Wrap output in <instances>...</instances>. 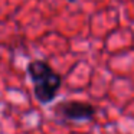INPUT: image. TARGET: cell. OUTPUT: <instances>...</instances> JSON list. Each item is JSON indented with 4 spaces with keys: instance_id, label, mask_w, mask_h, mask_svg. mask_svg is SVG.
Here are the masks:
<instances>
[{
    "instance_id": "7a4b0ae2",
    "label": "cell",
    "mask_w": 134,
    "mask_h": 134,
    "mask_svg": "<svg viewBox=\"0 0 134 134\" xmlns=\"http://www.w3.org/2000/svg\"><path fill=\"white\" fill-rule=\"evenodd\" d=\"M56 111L66 120H90L95 114L92 105L79 101H69L61 104L56 107Z\"/></svg>"
},
{
    "instance_id": "6da1fadb",
    "label": "cell",
    "mask_w": 134,
    "mask_h": 134,
    "mask_svg": "<svg viewBox=\"0 0 134 134\" xmlns=\"http://www.w3.org/2000/svg\"><path fill=\"white\" fill-rule=\"evenodd\" d=\"M27 74L33 82L36 98L42 104L52 101L61 88V76L43 61L30 62L27 65Z\"/></svg>"
},
{
    "instance_id": "3957f363",
    "label": "cell",
    "mask_w": 134,
    "mask_h": 134,
    "mask_svg": "<svg viewBox=\"0 0 134 134\" xmlns=\"http://www.w3.org/2000/svg\"><path fill=\"white\" fill-rule=\"evenodd\" d=\"M68 2H75V0H68Z\"/></svg>"
}]
</instances>
